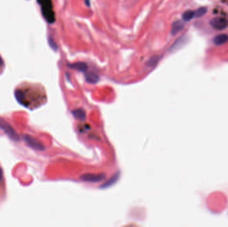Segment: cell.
Listing matches in <instances>:
<instances>
[{
	"label": "cell",
	"instance_id": "1",
	"mask_svg": "<svg viewBox=\"0 0 228 227\" xmlns=\"http://www.w3.org/2000/svg\"><path fill=\"white\" fill-rule=\"evenodd\" d=\"M31 89L30 87L17 89L15 91V96L20 104L25 107L33 109L43 103L45 97L41 91Z\"/></svg>",
	"mask_w": 228,
	"mask_h": 227
},
{
	"label": "cell",
	"instance_id": "5",
	"mask_svg": "<svg viewBox=\"0 0 228 227\" xmlns=\"http://www.w3.org/2000/svg\"><path fill=\"white\" fill-rule=\"evenodd\" d=\"M82 180L88 182H99L105 179L103 174H85L81 176Z\"/></svg>",
	"mask_w": 228,
	"mask_h": 227
},
{
	"label": "cell",
	"instance_id": "13",
	"mask_svg": "<svg viewBox=\"0 0 228 227\" xmlns=\"http://www.w3.org/2000/svg\"><path fill=\"white\" fill-rule=\"evenodd\" d=\"M159 59H160L159 56L153 55V56L152 57V58H150L148 61H147V65L149 66V67H155L157 64V63H158Z\"/></svg>",
	"mask_w": 228,
	"mask_h": 227
},
{
	"label": "cell",
	"instance_id": "3",
	"mask_svg": "<svg viewBox=\"0 0 228 227\" xmlns=\"http://www.w3.org/2000/svg\"><path fill=\"white\" fill-rule=\"evenodd\" d=\"M0 127H1L9 138L14 140V141H18L19 136L12 127L9 123H7L4 120L0 119Z\"/></svg>",
	"mask_w": 228,
	"mask_h": 227
},
{
	"label": "cell",
	"instance_id": "11",
	"mask_svg": "<svg viewBox=\"0 0 228 227\" xmlns=\"http://www.w3.org/2000/svg\"><path fill=\"white\" fill-rule=\"evenodd\" d=\"M86 81L90 83H96L98 81L99 77L95 73L89 72L86 74Z\"/></svg>",
	"mask_w": 228,
	"mask_h": 227
},
{
	"label": "cell",
	"instance_id": "15",
	"mask_svg": "<svg viewBox=\"0 0 228 227\" xmlns=\"http://www.w3.org/2000/svg\"><path fill=\"white\" fill-rule=\"evenodd\" d=\"M73 115H75V117L80 119H83L85 118L86 117V113L85 112L83 111L82 109H78L76 110L75 111L73 112Z\"/></svg>",
	"mask_w": 228,
	"mask_h": 227
},
{
	"label": "cell",
	"instance_id": "10",
	"mask_svg": "<svg viewBox=\"0 0 228 227\" xmlns=\"http://www.w3.org/2000/svg\"><path fill=\"white\" fill-rule=\"evenodd\" d=\"M228 41V35L226 34H219L213 38V43L216 45H222Z\"/></svg>",
	"mask_w": 228,
	"mask_h": 227
},
{
	"label": "cell",
	"instance_id": "8",
	"mask_svg": "<svg viewBox=\"0 0 228 227\" xmlns=\"http://www.w3.org/2000/svg\"><path fill=\"white\" fill-rule=\"evenodd\" d=\"M184 26H185V24L181 20H177V21H174L172 25V28H171L172 35H176L180 31H182L184 28Z\"/></svg>",
	"mask_w": 228,
	"mask_h": 227
},
{
	"label": "cell",
	"instance_id": "2",
	"mask_svg": "<svg viewBox=\"0 0 228 227\" xmlns=\"http://www.w3.org/2000/svg\"><path fill=\"white\" fill-rule=\"evenodd\" d=\"M38 2L42 5V13L46 21L49 23L54 22L55 13L53 11L51 0H38Z\"/></svg>",
	"mask_w": 228,
	"mask_h": 227
},
{
	"label": "cell",
	"instance_id": "18",
	"mask_svg": "<svg viewBox=\"0 0 228 227\" xmlns=\"http://www.w3.org/2000/svg\"><path fill=\"white\" fill-rule=\"evenodd\" d=\"M3 65V60H2L1 57H0V67H2Z\"/></svg>",
	"mask_w": 228,
	"mask_h": 227
},
{
	"label": "cell",
	"instance_id": "4",
	"mask_svg": "<svg viewBox=\"0 0 228 227\" xmlns=\"http://www.w3.org/2000/svg\"><path fill=\"white\" fill-rule=\"evenodd\" d=\"M210 24L213 29L216 30H223L226 29L228 27V21L222 17H216L210 20Z\"/></svg>",
	"mask_w": 228,
	"mask_h": 227
},
{
	"label": "cell",
	"instance_id": "19",
	"mask_svg": "<svg viewBox=\"0 0 228 227\" xmlns=\"http://www.w3.org/2000/svg\"><path fill=\"white\" fill-rule=\"evenodd\" d=\"M2 171L1 169H0V179H2Z\"/></svg>",
	"mask_w": 228,
	"mask_h": 227
},
{
	"label": "cell",
	"instance_id": "12",
	"mask_svg": "<svg viewBox=\"0 0 228 227\" xmlns=\"http://www.w3.org/2000/svg\"><path fill=\"white\" fill-rule=\"evenodd\" d=\"M195 17V12L192 11V10H187V11L184 12L182 15V18L184 21H190V20H192Z\"/></svg>",
	"mask_w": 228,
	"mask_h": 227
},
{
	"label": "cell",
	"instance_id": "9",
	"mask_svg": "<svg viewBox=\"0 0 228 227\" xmlns=\"http://www.w3.org/2000/svg\"><path fill=\"white\" fill-rule=\"evenodd\" d=\"M69 67H71L73 69L77 70V71H82V72H85L87 71L88 69V65L86 63L84 62H82V61H79V62H76L74 63H72V64H69L68 65Z\"/></svg>",
	"mask_w": 228,
	"mask_h": 227
},
{
	"label": "cell",
	"instance_id": "6",
	"mask_svg": "<svg viewBox=\"0 0 228 227\" xmlns=\"http://www.w3.org/2000/svg\"><path fill=\"white\" fill-rule=\"evenodd\" d=\"M24 139L25 140L26 143L32 146V148L35 149H38V150H42L43 149V146L42 145L38 142L35 139H34L32 137L29 136V135H25L24 137Z\"/></svg>",
	"mask_w": 228,
	"mask_h": 227
},
{
	"label": "cell",
	"instance_id": "14",
	"mask_svg": "<svg viewBox=\"0 0 228 227\" xmlns=\"http://www.w3.org/2000/svg\"><path fill=\"white\" fill-rule=\"evenodd\" d=\"M207 12V9L206 7H202V8H200L198 9H197L195 12V15L196 18H201V17L203 16L206 14Z\"/></svg>",
	"mask_w": 228,
	"mask_h": 227
},
{
	"label": "cell",
	"instance_id": "17",
	"mask_svg": "<svg viewBox=\"0 0 228 227\" xmlns=\"http://www.w3.org/2000/svg\"><path fill=\"white\" fill-rule=\"evenodd\" d=\"M85 3H86V5L87 6L89 7L90 6V0H85Z\"/></svg>",
	"mask_w": 228,
	"mask_h": 227
},
{
	"label": "cell",
	"instance_id": "16",
	"mask_svg": "<svg viewBox=\"0 0 228 227\" xmlns=\"http://www.w3.org/2000/svg\"><path fill=\"white\" fill-rule=\"evenodd\" d=\"M49 45L51 46V48L53 49H54V50L58 49V45H57V44L55 43V41L52 39V38H49Z\"/></svg>",
	"mask_w": 228,
	"mask_h": 227
},
{
	"label": "cell",
	"instance_id": "7",
	"mask_svg": "<svg viewBox=\"0 0 228 227\" xmlns=\"http://www.w3.org/2000/svg\"><path fill=\"white\" fill-rule=\"evenodd\" d=\"M187 37H186V36L180 37V38L177 39L176 41L174 42L173 44L170 47L169 51H176L177 49L181 48L182 47H183L187 43Z\"/></svg>",
	"mask_w": 228,
	"mask_h": 227
}]
</instances>
